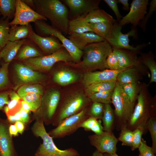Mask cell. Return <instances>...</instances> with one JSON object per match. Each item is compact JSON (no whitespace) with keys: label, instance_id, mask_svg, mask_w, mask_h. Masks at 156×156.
<instances>
[{"label":"cell","instance_id":"59","mask_svg":"<svg viewBox=\"0 0 156 156\" xmlns=\"http://www.w3.org/2000/svg\"><path fill=\"white\" fill-rule=\"evenodd\" d=\"M91 156H104L103 154L98 152L97 150H96L92 154Z\"/></svg>","mask_w":156,"mask_h":156},{"label":"cell","instance_id":"55","mask_svg":"<svg viewBox=\"0 0 156 156\" xmlns=\"http://www.w3.org/2000/svg\"><path fill=\"white\" fill-rule=\"evenodd\" d=\"M8 131L11 136H16L18 135V131L15 125H10L9 127Z\"/></svg>","mask_w":156,"mask_h":156},{"label":"cell","instance_id":"25","mask_svg":"<svg viewBox=\"0 0 156 156\" xmlns=\"http://www.w3.org/2000/svg\"><path fill=\"white\" fill-rule=\"evenodd\" d=\"M78 17L85 22L94 24L115 20L111 15L99 8L94 10L85 15Z\"/></svg>","mask_w":156,"mask_h":156},{"label":"cell","instance_id":"28","mask_svg":"<svg viewBox=\"0 0 156 156\" xmlns=\"http://www.w3.org/2000/svg\"><path fill=\"white\" fill-rule=\"evenodd\" d=\"M33 30L30 24L27 25L11 26L9 32V41H14L29 38Z\"/></svg>","mask_w":156,"mask_h":156},{"label":"cell","instance_id":"19","mask_svg":"<svg viewBox=\"0 0 156 156\" xmlns=\"http://www.w3.org/2000/svg\"><path fill=\"white\" fill-rule=\"evenodd\" d=\"M143 65L138 67H132L121 71L118 74L116 81L121 85L127 83L140 82L144 74L148 73Z\"/></svg>","mask_w":156,"mask_h":156},{"label":"cell","instance_id":"9","mask_svg":"<svg viewBox=\"0 0 156 156\" xmlns=\"http://www.w3.org/2000/svg\"><path fill=\"white\" fill-rule=\"evenodd\" d=\"M122 28L117 21L113 23L110 37L107 41L112 47L128 49L138 53L141 52L142 49L148 45V43H143L135 47L131 46L129 43V37H136L135 28H133L127 33L124 34L121 31Z\"/></svg>","mask_w":156,"mask_h":156},{"label":"cell","instance_id":"17","mask_svg":"<svg viewBox=\"0 0 156 156\" xmlns=\"http://www.w3.org/2000/svg\"><path fill=\"white\" fill-rule=\"evenodd\" d=\"M29 39L38 46L44 55L52 54L64 47L55 37L52 36H41L33 30Z\"/></svg>","mask_w":156,"mask_h":156},{"label":"cell","instance_id":"8","mask_svg":"<svg viewBox=\"0 0 156 156\" xmlns=\"http://www.w3.org/2000/svg\"><path fill=\"white\" fill-rule=\"evenodd\" d=\"M22 61L24 64L34 70L46 71L50 70L57 62L71 63L73 60L67 51L63 47L51 54Z\"/></svg>","mask_w":156,"mask_h":156},{"label":"cell","instance_id":"33","mask_svg":"<svg viewBox=\"0 0 156 156\" xmlns=\"http://www.w3.org/2000/svg\"><path fill=\"white\" fill-rule=\"evenodd\" d=\"M16 3V0H0V13L3 18H14Z\"/></svg>","mask_w":156,"mask_h":156},{"label":"cell","instance_id":"46","mask_svg":"<svg viewBox=\"0 0 156 156\" xmlns=\"http://www.w3.org/2000/svg\"><path fill=\"white\" fill-rule=\"evenodd\" d=\"M9 96L10 101H9L7 105L4 108L5 113L8 114L9 112L14 108L17 105L19 99L21 98L17 93L14 91L10 92Z\"/></svg>","mask_w":156,"mask_h":156},{"label":"cell","instance_id":"61","mask_svg":"<svg viewBox=\"0 0 156 156\" xmlns=\"http://www.w3.org/2000/svg\"><path fill=\"white\" fill-rule=\"evenodd\" d=\"M1 48L0 47V60H1V55H0V52H1Z\"/></svg>","mask_w":156,"mask_h":156},{"label":"cell","instance_id":"50","mask_svg":"<svg viewBox=\"0 0 156 156\" xmlns=\"http://www.w3.org/2000/svg\"><path fill=\"white\" fill-rule=\"evenodd\" d=\"M10 92L5 91L0 92V110L4 105L7 104L9 102V96Z\"/></svg>","mask_w":156,"mask_h":156},{"label":"cell","instance_id":"47","mask_svg":"<svg viewBox=\"0 0 156 156\" xmlns=\"http://www.w3.org/2000/svg\"><path fill=\"white\" fill-rule=\"evenodd\" d=\"M138 148L141 156H155L151 147L147 145L146 142L143 138Z\"/></svg>","mask_w":156,"mask_h":156},{"label":"cell","instance_id":"27","mask_svg":"<svg viewBox=\"0 0 156 156\" xmlns=\"http://www.w3.org/2000/svg\"><path fill=\"white\" fill-rule=\"evenodd\" d=\"M139 58L141 63L148 68L150 72V79L148 86L156 82V62L153 52L150 51L146 53H140Z\"/></svg>","mask_w":156,"mask_h":156},{"label":"cell","instance_id":"29","mask_svg":"<svg viewBox=\"0 0 156 156\" xmlns=\"http://www.w3.org/2000/svg\"><path fill=\"white\" fill-rule=\"evenodd\" d=\"M116 81H109L95 83L85 87V95L87 97L94 94L113 90Z\"/></svg>","mask_w":156,"mask_h":156},{"label":"cell","instance_id":"30","mask_svg":"<svg viewBox=\"0 0 156 156\" xmlns=\"http://www.w3.org/2000/svg\"><path fill=\"white\" fill-rule=\"evenodd\" d=\"M115 21L99 23H89L93 32L107 41L110 37L112 25Z\"/></svg>","mask_w":156,"mask_h":156},{"label":"cell","instance_id":"5","mask_svg":"<svg viewBox=\"0 0 156 156\" xmlns=\"http://www.w3.org/2000/svg\"><path fill=\"white\" fill-rule=\"evenodd\" d=\"M112 103L115 108L114 126L117 130L120 131L127 127L136 103L129 101L122 85L117 81L112 97Z\"/></svg>","mask_w":156,"mask_h":156},{"label":"cell","instance_id":"4","mask_svg":"<svg viewBox=\"0 0 156 156\" xmlns=\"http://www.w3.org/2000/svg\"><path fill=\"white\" fill-rule=\"evenodd\" d=\"M43 121L38 119L32 127L34 133L41 138V144L35 154V156H79V154L75 149L70 148L62 150L59 149L53 142V138L45 128Z\"/></svg>","mask_w":156,"mask_h":156},{"label":"cell","instance_id":"57","mask_svg":"<svg viewBox=\"0 0 156 156\" xmlns=\"http://www.w3.org/2000/svg\"><path fill=\"white\" fill-rule=\"evenodd\" d=\"M29 7L35 11V7L33 0H22Z\"/></svg>","mask_w":156,"mask_h":156},{"label":"cell","instance_id":"54","mask_svg":"<svg viewBox=\"0 0 156 156\" xmlns=\"http://www.w3.org/2000/svg\"><path fill=\"white\" fill-rule=\"evenodd\" d=\"M18 133L22 134L24 131L25 126L24 123L20 121L16 122L15 123Z\"/></svg>","mask_w":156,"mask_h":156},{"label":"cell","instance_id":"10","mask_svg":"<svg viewBox=\"0 0 156 156\" xmlns=\"http://www.w3.org/2000/svg\"><path fill=\"white\" fill-rule=\"evenodd\" d=\"M89 107L79 113L65 119L48 133L53 138H63L75 132L81 124L89 117L87 112Z\"/></svg>","mask_w":156,"mask_h":156},{"label":"cell","instance_id":"43","mask_svg":"<svg viewBox=\"0 0 156 156\" xmlns=\"http://www.w3.org/2000/svg\"><path fill=\"white\" fill-rule=\"evenodd\" d=\"M149 5L148 12L145 15L143 19L139 22L138 25L144 32L146 31V25L148 20L153 12L156 10V0H151Z\"/></svg>","mask_w":156,"mask_h":156},{"label":"cell","instance_id":"22","mask_svg":"<svg viewBox=\"0 0 156 156\" xmlns=\"http://www.w3.org/2000/svg\"><path fill=\"white\" fill-rule=\"evenodd\" d=\"M44 55L38 46L27 38L21 47L14 58L23 61Z\"/></svg>","mask_w":156,"mask_h":156},{"label":"cell","instance_id":"32","mask_svg":"<svg viewBox=\"0 0 156 156\" xmlns=\"http://www.w3.org/2000/svg\"><path fill=\"white\" fill-rule=\"evenodd\" d=\"M115 120L114 110L110 104H105L104 112L101 119L103 130L106 132H112L114 126Z\"/></svg>","mask_w":156,"mask_h":156},{"label":"cell","instance_id":"45","mask_svg":"<svg viewBox=\"0 0 156 156\" xmlns=\"http://www.w3.org/2000/svg\"><path fill=\"white\" fill-rule=\"evenodd\" d=\"M133 131V137L131 148L134 151L138 148L141 144L142 135L144 134L143 131L139 128L136 129Z\"/></svg>","mask_w":156,"mask_h":156},{"label":"cell","instance_id":"31","mask_svg":"<svg viewBox=\"0 0 156 156\" xmlns=\"http://www.w3.org/2000/svg\"><path fill=\"white\" fill-rule=\"evenodd\" d=\"M87 32H93L89 23L82 21L78 17L69 20L68 34Z\"/></svg>","mask_w":156,"mask_h":156},{"label":"cell","instance_id":"62","mask_svg":"<svg viewBox=\"0 0 156 156\" xmlns=\"http://www.w3.org/2000/svg\"><path fill=\"white\" fill-rule=\"evenodd\" d=\"M1 15V14H0V16Z\"/></svg>","mask_w":156,"mask_h":156},{"label":"cell","instance_id":"37","mask_svg":"<svg viewBox=\"0 0 156 156\" xmlns=\"http://www.w3.org/2000/svg\"><path fill=\"white\" fill-rule=\"evenodd\" d=\"M113 90L96 93L92 94L88 98L91 102H96L104 104L112 103V97Z\"/></svg>","mask_w":156,"mask_h":156},{"label":"cell","instance_id":"11","mask_svg":"<svg viewBox=\"0 0 156 156\" xmlns=\"http://www.w3.org/2000/svg\"><path fill=\"white\" fill-rule=\"evenodd\" d=\"M60 92L51 90L42 97L40 108V118L44 123L48 124L52 122L60 100Z\"/></svg>","mask_w":156,"mask_h":156},{"label":"cell","instance_id":"16","mask_svg":"<svg viewBox=\"0 0 156 156\" xmlns=\"http://www.w3.org/2000/svg\"><path fill=\"white\" fill-rule=\"evenodd\" d=\"M14 67L17 80L16 88L25 84L36 83L44 78L43 74L23 63L16 62L14 64Z\"/></svg>","mask_w":156,"mask_h":156},{"label":"cell","instance_id":"20","mask_svg":"<svg viewBox=\"0 0 156 156\" xmlns=\"http://www.w3.org/2000/svg\"><path fill=\"white\" fill-rule=\"evenodd\" d=\"M112 51L118 57L120 70L142 65L137 56V53L135 52L128 49L113 47Z\"/></svg>","mask_w":156,"mask_h":156},{"label":"cell","instance_id":"13","mask_svg":"<svg viewBox=\"0 0 156 156\" xmlns=\"http://www.w3.org/2000/svg\"><path fill=\"white\" fill-rule=\"evenodd\" d=\"M68 10V18L71 20L85 15L99 8L101 0H62Z\"/></svg>","mask_w":156,"mask_h":156},{"label":"cell","instance_id":"15","mask_svg":"<svg viewBox=\"0 0 156 156\" xmlns=\"http://www.w3.org/2000/svg\"><path fill=\"white\" fill-rule=\"evenodd\" d=\"M148 4V0H133L128 13L118 22L119 25L122 27L126 24L131 23L133 28H136L147 13Z\"/></svg>","mask_w":156,"mask_h":156},{"label":"cell","instance_id":"34","mask_svg":"<svg viewBox=\"0 0 156 156\" xmlns=\"http://www.w3.org/2000/svg\"><path fill=\"white\" fill-rule=\"evenodd\" d=\"M43 92V87L41 85L37 83H31L21 86L17 91V94L21 98L26 95L33 93L42 96Z\"/></svg>","mask_w":156,"mask_h":156},{"label":"cell","instance_id":"26","mask_svg":"<svg viewBox=\"0 0 156 156\" xmlns=\"http://www.w3.org/2000/svg\"><path fill=\"white\" fill-rule=\"evenodd\" d=\"M66 68H63L54 74V81L59 85L65 86L77 81L79 76L77 73Z\"/></svg>","mask_w":156,"mask_h":156},{"label":"cell","instance_id":"56","mask_svg":"<svg viewBox=\"0 0 156 156\" xmlns=\"http://www.w3.org/2000/svg\"><path fill=\"white\" fill-rule=\"evenodd\" d=\"M118 3H120L123 5L122 9L128 11L130 9L129 4L128 0H118Z\"/></svg>","mask_w":156,"mask_h":156},{"label":"cell","instance_id":"53","mask_svg":"<svg viewBox=\"0 0 156 156\" xmlns=\"http://www.w3.org/2000/svg\"><path fill=\"white\" fill-rule=\"evenodd\" d=\"M19 112L20 113L21 121L23 123L28 122L29 120L28 113L22 108Z\"/></svg>","mask_w":156,"mask_h":156},{"label":"cell","instance_id":"36","mask_svg":"<svg viewBox=\"0 0 156 156\" xmlns=\"http://www.w3.org/2000/svg\"><path fill=\"white\" fill-rule=\"evenodd\" d=\"M10 23L8 18H4L2 17L0 18V47L1 49L9 41Z\"/></svg>","mask_w":156,"mask_h":156},{"label":"cell","instance_id":"3","mask_svg":"<svg viewBox=\"0 0 156 156\" xmlns=\"http://www.w3.org/2000/svg\"><path fill=\"white\" fill-rule=\"evenodd\" d=\"M83 51V60L78 63H68V65L89 70L108 69L106 60L112 47L106 40L89 44Z\"/></svg>","mask_w":156,"mask_h":156},{"label":"cell","instance_id":"12","mask_svg":"<svg viewBox=\"0 0 156 156\" xmlns=\"http://www.w3.org/2000/svg\"><path fill=\"white\" fill-rule=\"evenodd\" d=\"M38 20L47 19L27 5L22 0H16V10L13 20L10 22V26L27 25Z\"/></svg>","mask_w":156,"mask_h":156},{"label":"cell","instance_id":"6","mask_svg":"<svg viewBox=\"0 0 156 156\" xmlns=\"http://www.w3.org/2000/svg\"><path fill=\"white\" fill-rule=\"evenodd\" d=\"M92 102L85 94L77 92L64 99L53 117L52 122L57 126L67 118L76 114L89 106Z\"/></svg>","mask_w":156,"mask_h":156},{"label":"cell","instance_id":"51","mask_svg":"<svg viewBox=\"0 0 156 156\" xmlns=\"http://www.w3.org/2000/svg\"><path fill=\"white\" fill-rule=\"evenodd\" d=\"M90 130L96 135H100L102 133L104 130L103 126L102 125L101 120H97Z\"/></svg>","mask_w":156,"mask_h":156},{"label":"cell","instance_id":"7","mask_svg":"<svg viewBox=\"0 0 156 156\" xmlns=\"http://www.w3.org/2000/svg\"><path fill=\"white\" fill-rule=\"evenodd\" d=\"M36 31L41 36H54L61 42L71 56L73 61L76 63L81 62L83 51L77 48L72 42L60 30L44 21L38 20L34 23Z\"/></svg>","mask_w":156,"mask_h":156},{"label":"cell","instance_id":"14","mask_svg":"<svg viewBox=\"0 0 156 156\" xmlns=\"http://www.w3.org/2000/svg\"><path fill=\"white\" fill-rule=\"evenodd\" d=\"M91 145L102 154H112L116 151V145L119 141L112 132L104 131L100 135L93 134L88 136Z\"/></svg>","mask_w":156,"mask_h":156},{"label":"cell","instance_id":"24","mask_svg":"<svg viewBox=\"0 0 156 156\" xmlns=\"http://www.w3.org/2000/svg\"><path fill=\"white\" fill-rule=\"evenodd\" d=\"M27 39L9 41L0 52L1 58L5 63H10L14 58L21 47Z\"/></svg>","mask_w":156,"mask_h":156},{"label":"cell","instance_id":"44","mask_svg":"<svg viewBox=\"0 0 156 156\" xmlns=\"http://www.w3.org/2000/svg\"><path fill=\"white\" fill-rule=\"evenodd\" d=\"M106 64L109 69L112 70H120L118 57L112 51L108 55L106 60Z\"/></svg>","mask_w":156,"mask_h":156},{"label":"cell","instance_id":"49","mask_svg":"<svg viewBox=\"0 0 156 156\" xmlns=\"http://www.w3.org/2000/svg\"><path fill=\"white\" fill-rule=\"evenodd\" d=\"M97 119L91 117H89L80 125V128H83L86 131L90 130L97 120Z\"/></svg>","mask_w":156,"mask_h":156},{"label":"cell","instance_id":"2","mask_svg":"<svg viewBox=\"0 0 156 156\" xmlns=\"http://www.w3.org/2000/svg\"><path fill=\"white\" fill-rule=\"evenodd\" d=\"M35 11L51 22V25L65 35L68 34V9L59 0H33Z\"/></svg>","mask_w":156,"mask_h":156},{"label":"cell","instance_id":"39","mask_svg":"<svg viewBox=\"0 0 156 156\" xmlns=\"http://www.w3.org/2000/svg\"><path fill=\"white\" fill-rule=\"evenodd\" d=\"M29 105L31 111L35 112L40 107L42 100L41 95L36 93L30 94L21 98Z\"/></svg>","mask_w":156,"mask_h":156},{"label":"cell","instance_id":"40","mask_svg":"<svg viewBox=\"0 0 156 156\" xmlns=\"http://www.w3.org/2000/svg\"><path fill=\"white\" fill-rule=\"evenodd\" d=\"M10 63H2L0 68V90L7 88L9 84L8 68Z\"/></svg>","mask_w":156,"mask_h":156},{"label":"cell","instance_id":"52","mask_svg":"<svg viewBox=\"0 0 156 156\" xmlns=\"http://www.w3.org/2000/svg\"><path fill=\"white\" fill-rule=\"evenodd\" d=\"M7 115L8 120L11 123H14L18 121H21L20 113L19 112H17L14 115Z\"/></svg>","mask_w":156,"mask_h":156},{"label":"cell","instance_id":"60","mask_svg":"<svg viewBox=\"0 0 156 156\" xmlns=\"http://www.w3.org/2000/svg\"><path fill=\"white\" fill-rule=\"evenodd\" d=\"M103 155L104 156H119L116 153L112 154L104 153ZM138 156H141V155L139 154Z\"/></svg>","mask_w":156,"mask_h":156},{"label":"cell","instance_id":"48","mask_svg":"<svg viewBox=\"0 0 156 156\" xmlns=\"http://www.w3.org/2000/svg\"><path fill=\"white\" fill-rule=\"evenodd\" d=\"M103 1L114 12L117 19V22L119 21L122 18L118 9L117 0H104Z\"/></svg>","mask_w":156,"mask_h":156},{"label":"cell","instance_id":"58","mask_svg":"<svg viewBox=\"0 0 156 156\" xmlns=\"http://www.w3.org/2000/svg\"><path fill=\"white\" fill-rule=\"evenodd\" d=\"M21 104L22 107L21 108L28 113H29L31 110L28 104L23 100L21 101Z\"/></svg>","mask_w":156,"mask_h":156},{"label":"cell","instance_id":"23","mask_svg":"<svg viewBox=\"0 0 156 156\" xmlns=\"http://www.w3.org/2000/svg\"><path fill=\"white\" fill-rule=\"evenodd\" d=\"M6 125L0 122V156H14V151Z\"/></svg>","mask_w":156,"mask_h":156},{"label":"cell","instance_id":"35","mask_svg":"<svg viewBox=\"0 0 156 156\" xmlns=\"http://www.w3.org/2000/svg\"><path fill=\"white\" fill-rule=\"evenodd\" d=\"M140 82L122 85L123 90L129 101L135 103L139 92Z\"/></svg>","mask_w":156,"mask_h":156},{"label":"cell","instance_id":"1","mask_svg":"<svg viewBox=\"0 0 156 156\" xmlns=\"http://www.w3.org/2000/svg\"><path fill=\"white\" fill-rule=\"evenodd\" d=\"M136 101L127 128L132 131L136 128H140L144 133L147 130L146 125L148 121L156 116V96L153 97L149 92L147 84L140 82Z\"/></svg>","mask_w":156,"mask_h":156},{"label":"cell","instance_id":"38","mask_svg":"<svg viewBox=\"0 0 156 156\" xmlns=\"http://www.w3.org/2000/svg\"><path fill=\"white\" fill-rule=\"evenodd\" d=\"M105 104L96 102H92L90 104L87 112L89 117L97 120H101L103 114Z\"/></svg>","mask_w":156,"mask_h":156},{"label":"cell","instance_id":"18","mask_svg":"<svg viewBox=\"0 0 156 156\" xmlns=\"http://www.w3.org/2000/svg\"><path fill=\"white\" fill-rule=\"evenodd\" d=\"M122 70H112L106 69L100 71H88L84 74L82 83L86 87L97 82L116 81L118 74Z\"/></svg>","mask_w":156,"mask_h":156},{"label":"cell","instance_id":"42","mask_svg":"<svg viewBox=\"0 0 156 156\" xmlns=\"http://www.w3.org/2000/svg\"><path fill=\"white\" fill-rule=\"evenodd\" d=\"M133 137V131L127 127L120 130L119 136L118 138V141L122 142V145L131 147Z\"/></svg>","mask_w":156,"mask_h":156},{"label":"cell","instance_id":"21","mask_svg":"<svg viewBox=\"0 0 156 156\" xmlns=\"http://www.w3.org/2000/svg\"><path fill=\"white\" fill-rule=\"evenodd\" d=\"M67 38L79 49L82 51L87 45L106 40L92 32L81 34L73 33L68 35Z\"/></svg>","mask_w":156,"mask_h":156},{"label":"cell","instance_id":"41","mask_svg":"<svg viewBox=\"0 0 156 156\" xmlns=\"http://www.w3.org/2000/svg\"><path fill=\"white\" fill-rule=\"evenodd\" d=\"M147 130L150 133L152 141L151 148L155 154L156 153V117L154 116L148 121L146 125Z\"/></svg>","mask_w":156,"mask_h":156}]
</instances>
